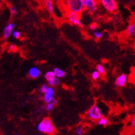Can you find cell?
Segmentation results:
<instances>
[{"label":"cell","instance_id":"1","mask_svg":"<svg viewBox=\"0 0 135 135\" xmlns=\"http://www.w3.org/2000/svg\"><path fill=\"white\" fill-rule=\"evenodd\" d=\"M37 129L39 132L45 134H52L56 130L51 119L48 117L44 118L38 123Z\"/></svg>","mask_w":135,"mask_h":135},{"label":"cell","instance_id":"2","mask_svg":"<svg viewBox=\"0 0 135 135\" xmlns=\"http://www.w3.org/2000/svg\"><path fill=\"white\" fill-rule=\"evenodd\" d=\"M64 3L68 11L81 14L85 10L83 0H64Z\"/></svg>","mask_w":135,"mask_h":135},{"label":"cell","instance_id":"3","mask_svg":"<svg viewBox=\"0 0 135 135\" xmlns=\"http://www.w3.org/2000/svg\"><path fill=\"white\" fill-rule=\"evenodd\" d=\"M88 117L93 121H97L100 118L103 117L101 110L97 104H94L89 108L87 113Z\"/></svg>","mask_w":135,"mask_h":135},{"label":"cell","instance_id":"4","mask_svg":"<svg viewBox=\"0 0 135 135\" xmlns=\"http://www.w3.org/2000/svg\"><path fill=\"white\" fill-rule=\"evenodd\" d=\"M99 2L108 13H115L117 10L118 5L116 0H99Z\"/></svg>","mask_w":135,"mask_h":135},{"label":"cell","instance_id":"5","mask_svg":"<svg viewBox=\"0 0 135 135\" xmlns=\"http://www.w3.org/2000/svg\"><path fill=\"white\" fill-rule=\"evenodd\" d=\"M67 17L70 23L75 26H81L82 21L81 19V14L73 11H68L67 13Z\"/></svg>","mask_w":135,"mask_h":135},{"label":"cell","instance_id":"6","mask_svg":"<svg viewBox=\"0 0 135 135\" xmlns=\"http://www.w3.org/2000/svg\"><path fill=\"white\" fill-rule=\"evenodd\" d=\"M44 76L49 85H51V86H53L54 87V86L58 85L59 84V82H60L59 79H60L55 76V74L53 72V70L46 72V73H45Z\"/></svg>","mask_w":135,"mask_h":135},{"label":"cell","instance_id":"7","mask_svg":"<svg viewBox=\"0 0 135 135\" xmlns=\"http://www.w3.org/2000/svg\"><path fill=\"white\" fill-rule=\"evenodd\" d=\"M85 10L91 14L96 13L98 9L99 0H83Z\"/></svg>","mask_w":135,"mask_h":135},{"label":"cell","instance_id":"8","mask_svg":"<svg viewBox=\"0 0 135 135\" xmlns=\"http://www.w3.org/2000/svg\"><path fill=\"white\" fill-rule=\"evenodd\" d=\"M54 97H55V89L53 86L49 85L46 92L44 93V97H43L44 101L46 103H49L51 102Z\"/></svg>","mask_w":135,"mask_h":135},{"label":"cell","instance_id":"9","mask_svg":"<svg viewBox=\"0 0 135 135\" xmlns=\"http://www.w3.org/2000/svg\"><path fill=\"white\" fill-rule=\"evenodd\" d=\"M127 81H128V76L124 73H122L117 76L115 81H114V84L117 87L123 88L126 85Z\"/></svg>","mask_w":135,"mask_h":135},{"label":"cell","instance_id":"10","mask_svg":"<svg viewBox=\"0 0 135 135\" xmlns=\"http://www.w3.org/2000/svg\"><path fill=\"white\" fill-rule=\"evenodd\" d=\"M15 25L13 23H9L7 25L4 27V30H3V36L4 38L5 39H8L12 35L13 30H14Z\"/></svg>","mask_w":135,"mask_h":135},{"label":"cell","instance_id":"11","mask_svg":"<svg viewBox=\"0 0 135 135\" xmlns=\"http://www.w3.org/2000/svg\"><path fill=\"white\" fill-rule=\"evenodd\" d=\"M28 74V76L30 79H35L38 78V77L40 76L41 71H40V70H39L37 67H36V66H32V67H31L30 69H29Z\"/></svg>","mask_w":135,"mask_h":135},{"label":"cell","instance_id":"12","mask_svg":"<svg viewBox=\"0 0 135 135\" xmlns=\"http://www.w3.org/2000/svg\"><path fill=\"white\" fill-rule=\"evenodd\" d=\"M44 4L47 11L50 13L52 14L55 11V6L52 0H44Z\"/></svg>","mask_w":135,"mask_h":135},{"label":"cell","instance_id":"13","mask_svg":"<svg viewBox=\"0 0 135 135\" xmlns=\"http://www.w3.org/2000/svg\"><path fill=\"white\" fill-rule=\"evenodd\" d=\"M135 32V22H132V23H130L128 26L126 28V35L128 37H133L134 34Z\"/></svg>","mask_w":135,"mask_h":135},{"label":"cell","instance_id":"14","mask_svg":"<svg viewBox=\"0 0 135 135\" xmlns=\"http://www.w3.org/2000/svg\"><path fill=\"white\" fill-rule=\"evenodd\" d=\"M53 72L55 73V76L59 79L64 78L66 76V72L59 68H55L53 69Z\"/></svg>","mask_w":135,"mask_h":135},{"label":"cell","instance_id":"15","mask_svg":"<svg viewBox=\"0 0 135 135\" xmlns=\"http://www.w3.org/2000/svg\"><path fill=\"white\" fill-rule=\"evenodd\" d=\"M108 123L109 121L108 118L104 117H102L97 121V124L99 126H105L108 124Z\"/></svg>","mask_w":135,"mask_h":135},{"label":"cell","instance_id":"16","mask_svg":"<svg viewBox=\"0 0 135 135\" xmlns=\"http://www.w3.org/2000/svg\"><path fill=\"white\" fill-rule=\"evenodd\" d=\"M96 70L99 72L101 75H104L105 73V68L103 65H101V64H98L96 66Z\"/></svg>","mask_w":135,"mask_h":135},{"label":"cell","instance_id":"17","mask_svg":"<svg viewBox=\"0 0 135 135\" xmlns=\"http://www.w3.org/2000/svg\"><path fill=\"white\" fill-rule=\"evenodd\" d=\"M103 33L101 32V31H99V30H94L93 31V37L95 39L97 40H99L101 38L103 37Z\"/></svg>","mask_w":135,"mask_h":135},{"label":"cell","instance_id":"18","mask_svg":"<svg viewBox=\"0 0 135 135\" xmlns=\"http://www.w3.org/2000/svg\"><path fill=\"white\" fill-rule=\"evenodd\" d=\"M55 106V105H54L52 102H49V103H46V105H45L44 108L45 110H46L47 112H50V111H52V110H53Z\"/></svg>","mask_w":135,"mask_h":135},{"label":"cell","instance_id":"19","mask_svg":"<svg viewBox=\"0 0 135 135\" xmlns=\"http://www.w3.org/2000/svg\"><path fill=\"white\" fill-rule=\"evenodd\" d=\"M100 76H101V75H100L97 70H94L93 73H91V77H92L93 80H98L99 79Z\"/></svg>","mask_w":135,"mask_h":135},{"label":"cell","instance_id":"20","mask_svg":"<svg viewBox=\"0 0 135 135\" xmlns=\"http://www.w3.org/2000/svg\"><path fill=\"white\" fill-rule=\"evenodd\" d=\"M75 133L76 135H83L84 134V130L83 127L78 126L76 127V128L75 130Z\"/></svg>","mask_w":135,"mask_h":135},{"label":"cell","instance_id":"21","mask_svg":"<svg viewBox=\"0 0 135 135\" xmlns=\"http://www.w3.org/2000/svg\"><path fill=\"white\" fill-rule=\"evenodd\" d=\"M12 36H13V37L15 38V39H20L21 37V32L19 30H13Z\"/></svg>","mask_w":135,"mask_h":135},{"label":"cell","instance_id":"22","mask_svg":"<svg viewBox=\"0 0 135 135\" xmlns=\"http://www.w3.org/2000/svg\"><path fill=\"white\" fill-rule=\"evenodd\" d=\"M98 28V24L97 23H96V22H93V23H92L90 25V26H89V29L90 30H93V31H94V30H96Z\"/></svg>","mask_w":135,"mask_h":135},{"label":"cell","instance_id":"23","mask_svg":"<svg viewBox=\"0 0 135 135\" xmlns=\"http://www.w3.org/2000/svg\"><path fill=\"white\" fill-rule=\"evenodd\" d=\"M10 11H11V13L12 14V15H17V11L16 8L13 6H10Z\"/></svg>","mask_w":135,"mask_h":135},{"label":"cell","instance_id":"24","mask_svg":"<svg viewBox=\"0 0 135 135\" xmlns=\"http://www.w3.org/2000/svg\"><path fill=\"white\" fill-rule=\"evenodd\" d=\"M48 86H49V85H47V84H43V85L41 86V88H40V91H41V93L44 94V93L46 92V90H47Z\"/></svg>","mask_w":135,"mask_h":135},{"label":"cell","instance_id":"25","mask_svg":"<svg viewBox=\"0 0 135 135\" xmlns=\"http://www.w3.org/2000/svg\"><path fill=\"white\" fill-rule=\"evenodd\" d=\"M9 49H10L11 51L15 52L17 50V46L14 44H11V46H10V47H9Z\"/></svg>","mask_w":135,"mask_h":135},{"label":"cell","instance_id":"26","mask_svg":"<svg viewBox=\"0 0 135 135\" xmlns=\"http://www.w3.org/2000/svg\"><path fill=\"white\" fill-rule=\"evenodd\" d=\"M130 123H131L132 127L134 128H135V116L132 118L131 121H130Z\"/></svg>","mask_w":135,"mask_h":135},{"label":"cell","instance_id":"27","mask_svg":"<svg viewBox=\"0 0 135 135\" xmlns=\"http://www.w3.org/2000/svg\"><path fill=\"white\" fill-rule=\"evenodd\" d=\"M52 103H53L54 105H57V103H58V101H57V98H55V97H54L53 98V99L52 100V101H51Z\"/></svg>","mask_w":135,"mask_h":135},{"label":"cell","instance_id":"28","mask_svg":"<svg viewBox=\"0 0 135 135\" xmlns=\"http://www.w3.org/2000/svg\"><path fill=\"white\" fill-rule=\"evenodd\" d=\"M134 41H135V32H134Z\"/></svg>","mask_w":135,"mask_h":135}]
</instances>
